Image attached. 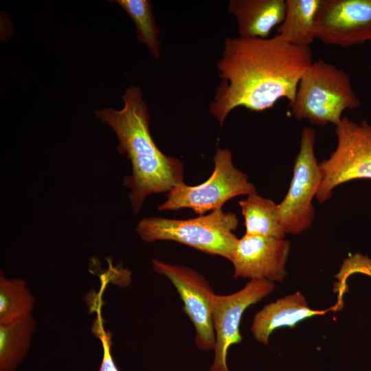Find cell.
I'll use <instances>...</instances> for the list:
<instances>
[{
  "label": "cell",
  "mask_w": 371,
  "mask_h": 371,
  "mask_svg": "<svg viewBox=\"0 0 371 371\" xmlns=\"http://www.w3.org/2000/svg\"><path fill=\"white\" fill-rule=\"evenodd\" d=\"M213 161L214 169L207 181L195 186L184 183L175 186L158 210L190 208L201 216L210 210L222 209L223 205L234 197L256 193L247 176L234 166L229 149L218 148Z\"/></svg>",
  "instance_id": "6"
},
{
  "label": "cell",
  "mask_w": 371,
  "mask_h": 371,
  "mask_svg": "<svg viewBox=\"0 0 371 371\" xmlns=\"http://www.w3.org/2000/svg\"><path fill=\"white\" fill-rule=\"evenodd\" d=\"M322 0H286L282 23L277 35L298 47H309L316 39V19Z\"/></svg>",
  "instance_id": "14"
},
{
  "label": "cell",
  "mask_w": 371,
  "mask_h": 371,
  "mask_svg": "<svg viewBox=\"0 0 371 371\" xmlns=\"http://www.w3.org/2000/svg\"><path fill=\"white\" fill-rule=\"evenodd\" d=\"M122 98L124 105L121 110L104 109L95 113L115 133L117 151L131 163L132 174L124 177L123 186L131 189L128 198L137 214L149 194L170 191L183 183V168L178 159L166 155L155 144L141 89L131 86Z\"/></svg>",
  "instance_id": "2"
},
{
  "label": "cell",
  "mask_w": 371,
  "mask_h": 371,
  "mask_svg": "<svg viewBox=\"0 0 371 371\" xmlns=\"http://www.w3.org/2000/svg\"><path fill=\"white\" fill-rule=\"evenodd\" d=\"M328 311L312 309L304 295L296 291L265 306L255 315L251 330L257 341L267 345L275 330L284 326L294 328L300 322Z\"/></svg>",
  "instance_id": "12"
},
{
  "label": "cell",
  "mask_w": 371,
  "mask_h": 371,
  "mask_svg": "<svg viewBox=\"0 0 371 371\" xmlns=\"http://www.w3.org/2000/svg\"><path fill=\"white\" fill-rule=\"evenodd\" d=\"M133 21L137 29L139 41L146 45L155 59L160 56L161 43L159 40V29L155 22L152 3L149 0H116Z\"/></svg>",
  "instance_id": "18"
},
{
  "label": "cell",
  "mask_w": 371,
  "mask_h": 371,
  "mask_svg": "<svg viewBox=\"0 0 371 371\" xmlns=\"http://www.w3.org/2000/svg\"><path fill=\"white\" fill-rule=\"evenodd\" d=\"M313 62L310 47L291 45L277 34L267 38H227L216 63L221 80L209 112L222 126L237 107L262 111L281 98L291 102Z\"/></svg>",
  "instance_id": "1"
},
{
  "label": "cell",
  "mask_w": 371,
  "mask_h": 371,
  "mask_svg": "<svg viewBox=\"0 0 371 371\" xmlns=\"http://www.w3.org/2000/svg\"><path fill=\"white\" fill-rule=\"evenodd\" d=\"M316 39L348 47L371 41V0H322Z\"/></svg>",
  "instance_id": "10"
},
{
  "label": "cell",
  "mask_w": 371,
  "mask_h": 371,
  "mask_svg": "<svg viewBox=\"0 0 371 371\" xmlns=\"http://www.w3.org/2000/svg\"><path fill=\"white\" fill-rule=\"evenodd\" d=\"M290 249L284 238L245 234L238 240L230 260L234 277L282 282L287 274Z\"/></svg>",
  "instance_id": "11"
},
{
  "label": "cell",
  "mask_w": 371,
  "mask_h": 371,
  "mask_svg": "<svg viewBox=\"0 0 371 371\" xmlns=\"http://www.w3.org/2000/svg\"><path fill=\"white\" fill-rule=\"evenodd\" d=\"M315 142L314 129L304 128L289 188L278 204L280 223L285 234H300L311 227L314 219L313 199L322 180L319 163L315 155Z\"/></svg>",
  "instance_id": "7"
},
{
  "label": "cell",
  "mask_w": 371,
  "mask_h": 371,
  "mask_svg": "<svg viewBox=\"0 0 371 371\" xmlns=\"http://www.w3.org/2000/svg\"><path fill=\"white\" fill-rule=\"evenodd\" d=\"M337 147L319 163L322 180L315 197L322 203L338 186L355 179H371V125L346 116L335 126Z\"/></svg>",
  "instance_id": "5"
},
{
  "label": "cell",
  "mask_w": 371,
  "mask_h": 371,
  "mask_svg": "<svg viewBox=\"0 0 371 371\" xmlns=\"http://www.w3.org/2000/svg\"><path fill=\"white\" fill-rule=\"evenodd\" d=\"M238 223L234 213L219 209L186 220L144 218L136 231L145 242L172 240L231 260L238 240L233 233Z\"/></svg>",
  "instance_id": "4"
},
{
  "label": "cell",
  "mask_w": 371,
  "mask_h": 371,
  "mask_svg": "<svg viewBox=\"0 0 371 371\" xmlns=\"http://www.w3.org/2000/svg\"><path fill=\"white\" fill-rule=\"evenodd\" d=\"M34 297L25 282L0 275V325L12 324L32 315Z\"/></svg>",
  "instance_id": "17"
},
{
  "label": "cell",
  "mask_w": 371,
  "mask_h": 371,
  "mask_svg": "<svg viewBox=\"0 0 371 371\" xmlns=\"http://www.w3.org/2000/svg\"><path fill=\"white\" fill-rule=\"evenodd\" d=\"M239 205L244 216L245 235L284 238L278 204L255 193L240 200Z\"/></svg>",
  "instance_id": "15"
},
{
  "label": "cell",
  "mask_w": 371,
  "mask_h": 371,
  "mask_svg": "<svg viewBox=\"0 0 371 371\" xmlns=\"http://www.w3.org/2000/svg\"><path fill=\"white\" fill-rule=\"evenodd\" d=\"M370 45H371V41H370Z\"/></svg>",
  "instance_id": "20"
},
{
  "label": "cell",
  "mask_w": 371,
  "mask_h": 371,
  "mask_svg": "<svg viewBox=\"0 0 371 371\" xmlns=\"http://www.w3.org/2000/svg\"><path fill=\"white\" fill-rule=\"evenodd\" d=\"M274 288L273 282L255 279L236 293L215 295L212 308L214 358L210 371H229L227 364V352L232 345L242 341L240 324L244 312L271 293Z\"/></svg>",
  "instance_id": "9"
},
{
  "label": "cell",
  "mask_w": 371,
  "mask_h": 371,
  "mask_svg": "<svg viewBox=\"0 0 371 371\" xmlns=\"http://www.w3.org/2000/svg\"><path fill=\"white\" fill-rule=\"evenodd\" d=\"M32 315L22 321L0 325V371H15L27 356L36 329Z\"/></svg>",
  "instance_id": "16"
},
{
  "label": "cell",
  "mask_w": 371,
  "mask_h": 371,
  "mask_svg": "<svg viewBox=\"0 0 371 371\" xmlns=\"http://www.w3.org/2000/svg\"><path fill=\"white\" fill-rule=\"evenodd\" d=\"M153 269L168 278L183 302V311L195 329V344L201 350H214L215 333L212 308L215 297L206 279L186 267L153 260Z\"/></svg>",
  "instance_id": "8"
},
{
  "label": "cell",
  "mask_w": 371,
  "mask_h": 371,
  "mask_svg": "<svg viewBox=\"0 0 371 371\" xmlns=\"http://www.w3.org/2000/svg\"><path fill=\"white\" fill-rule=\"evenodd\" d=\"M348 74L322 59L313 61L301 78L295 95L289 102L293 116L312 124L336 126L346 110L360 106Z\"/></svg>",
  "instance_id": "3"
},
{
  "label": "cell",
  "mask_w": 371,
  "mask_h": 371,
  "mask_svg": "<svg viewBox=\"0 0 371 371\" xmlns=\"http://www.w3.org/2000/svg\"><path fill=\"white\" fill-rule=\"evenodd\" d=\"M100 309L98 310V317L94 321L92 331L98 337L102 344V357L99 371H120L111 354L112 334L105 330Z\"/></svg>",
  "instance_id": "19"
},
{
  "label": "cell",
  "mask_w": 371,
  "mask_h": 371,
  "mask_svg": "<svg viewBox=\"0 0 371 371\" xmlns=\"http://www.w3.org/2000/svg\"><path fill=\"white\" fill-rule=\"evenodd\" d=\"M286 0H230L228 11L236 19L239 37L267 38L285 14Z\"/></svg>",
  "instance_id": "13"
}]
</instances>
